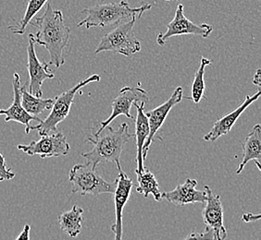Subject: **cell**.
<instances>
[{"mask_svg": "<svg viewBox=\"0 0 261 240\" xmlns=\"http://www.w3.org/2000/svg\"><path fill=\"white\" fill-rule=\"evenodd\" d=\"M30 24L36 27L37 33L29 36L35 44L44 46L49 54V65L57 69L65 64L64 51L69 40L70 30L66 24L62 11L54 10L50 3H47L45 11L39 17L34 18Z\"/></svg>", "mask_w": 261, "mask_h": 240, "instance_id": "cell-1", "label": "cell"}, {"mask_svg": "<svg viewBox=\"0 0 261 240\" xmlns=\"http://www.w3.org/2000/svg\"><path fill=\"white\" fill-rule=\"evenodd\" d=\"M93 136L88 137L86 141L93 144V149L87 153H83L82 156L95 169L101 163H114L119 172L122 171L121 153L126 143L134 137L129 132V125L123 122L116 130L109 125L100 132L93 133Z\"/></svg>", "mask_w": 261, "mask_h": 240, "instance_id": "cell-2", "label": "cell"}, {"mask_svg": "<svg viewBox=\"0 0 261 240\" xmlns=\"http://www.w3.org/2000/svg\"><path fill=\"white\" fill-rule=\"evenodd\" d=\"M151 4H144L138 8H132L126 0L117 3H102L83 10L86 17L81 20L77 27L85 26L87 30L96 27H109L129 20L136 17L141 18L144 12L151 10Z\"/></svg>", "mask_w": 261, "mask_h": 240, "instance_id": "cell-3", "label": "cell"}, {"mask_svg": "<svg viewBox=\"0 0 261 240\" xmlns=\"http://www.w3.org/2000/svg\"><path fill=\"white\" fill-rule=\"evenodd\" d=\"M99 80H100V76L93 74L89 76L88 78H86V80H81L79 83H77L72 88L65 91L61 95H58L54 98V103L51 107L49 115L46 116L45 119L42 120L38 125L32 126L31 131L37 130L40 136L58 131L57 129L58 125L63 120H65L66 117L70 114L71 105L78 91L89 83L98 82Z\"/></svg>", "mask_w": 261, "mask_h": 240, "instance_id": "cell-4", "label": "cell"}, {"mask_svg": "<svg viewBox=\"0 0 261 240\" xmlns=\"http://www.w3.org/2000/svg\"><path fill=\"white\" fill-rule=\"evenodd\" d=\"M136 17L126 20L106 34L101 38L95 51V55L101 52H114L122 55H134L141 50V43L134 34Z\"/></svg>", "mask_w": 261, "mask_h": 240, "instance_id": "cell-5", "label": "cell"}, {"mask_svg": "<svg viewBox=\"0 0 261 240\" xmlns=\"http://www.w3.org/2000/svg\"><path fill=\"white\" fill-rule=\"evenodd\" d=\"M69 181L71 184V192L83 196L113 194L116 189L115 182L106 181L88 162L74 165L70 170Z\"/></svg>", "mask_w": 261, "mask_h": 240, "instance_id": "cell-6", "label": "cell"}, {"mask_svg": "<svg viewBox=\"0 0 261 240\" xmlns=\"http://www.w3.org/2000/svg\"><path fill=\"white\" fill-rule=\"evenodd\" d=\"M213 31L212 26L206 23L196 24L185 15L184 6L179 4L176 9L173 20L167 25L165 33H160L156 35L158 45L163 46L171 37L178 35H193L200 36L202 38H207Z\"/></svg>", "mask_w": 261, "mask_h": 240, "instance_id": "cell-7", "label": "cell"}, {"mask_svg": "<svg viewBox=\"0 0 261 240\" xmlns=\"http://www.w3.org/2000/svg\"><path fill=\"white\" fill-rule=\"evenodd\" d=\"M17 148L26 155H39L43 159L64 156L68 155L70 150L67 138L59 130L41 136L40 140L32 141L29 144H19Z\"/></svg>", "mask_w": 261, "mask_h": 240, "instance_id": "cell-8", "label": "cell"}, {"mask_svg": "<svg viewBox=\"0 0 261 240\" xmlns=\"http://www.w3.org/2000/svg\"><path fill=\"white\" fill-rule=\"evenodd\" d=\"M147 103L148 102V95L147 92L144 90L140 86V82L138 83V87H123L115 99L112 102V110L111 114L108 118L101 121L99 123V129L96 133L100 132L104 130L106 127L111 124L113 120L116 119L119 115H125L127 118L134 120V116L130 114V107L136 103Z\"/></svg>", "mask_w": 261, "mask_h": 240, "instance_id": "cell-9", "label": "cell"}, {"mask_svg": "<svg viewBox=\"0 0 261 240\" xmlns=\"http://www.w3.org/2000/svg\"><path fill=\"white\" fill-rule=\"evenodd\" d=\"M35 43L29 36V43L27 46V70L29 74V82L25 83L26 89L31 95L36 97L43 95L42 85L45 80L55 78V74L49 70V64L41 62L38 59L35 48Z\"/></svg>", "mask_w": 261, "mask_h": 240, "instance_id": "cell-10", "label": "cell"}, {"mask_svg": "<svg viewBox=\"0 0 261 240\" xmlns=\"http://www.w3.org/2000/svg\"><path fill=\"white\" fill-rule=\"evenodd\" d=\"M204 190L206 192V200L203 203L202 217L206 229L211 230L214 235V240H224L226 238L227 231L223 220V206L220 195H214L207 185Z\"/></svg>", "mask_w": 261, "mask_h": 240, "instance_id": "cell-11", "label": "cell"}, {"mask_svg": "<svg viewBox=\"0 0 261 240\" xmlns=\"http://www.w3.org/2000/svg\"><path fill=\"white\" fill-rule=\"evenodd\" d=\"M184 99L182 95V88L181 86L177 87L175 91L172 93L171 97L163 103L162 105H159L156 108L146 112V115L148 121V127H149V134L146 139V143L143 149V158L146 160V156L148 154V151L150 149L151 144L154 139L156 138V133L160 131L161 127L164 124L167 116L171 109L176 105L180 104V102Z\"/></svg>", "mask_w": 261, "mask_h": 240, "instance_id": "cell-12", "label": "cell"}, {"mask_svg": "<svg viewBox=\"0 0 261 240\" xmlns=\"http://www.w3.org/2000/svg\"><path fill=\"white\" fill-rule=\"evenodd\" d=\"M115 185V191L113 193L115 204V222L111 225V231L114 234L113 240H122V214L125 208L126 203L130 199L133 189V181L123 171H121L119 172L118 177L116 178Z\"/></svg>", "mask_w": 261, "mask_h": 240, "instance_id": "cell-13", "label": "cell"}, {"mask_svg": "<svg viewBox=\"0 0 261 240\" xmlns=\"http://www.w3.org/2000/svg\"><path fill=\"white\" fill-rule=\"evenodd\" d=\"M260 97V91L258 90L256 94L252 95H246V98L241 105H239L234 110L228 113L227 115H223L221 118L217 120L214 125L206 135L204 136V140L206 141H215L221 136H225L230 133L232 127L234 126L236 121L240 117V115L246 110L247 107L258 100Z\"/></svg>", "mask_w": 261, "mask_h": 240, "instance_id": "cell-14", "label": "cell"}, {"mask_svg": "<svg viewBox=\"0 0 261 240\" xmlns=\"http://www.w3.org/2000/svg\"><path fill=\"white\" fill-rule=\"evenodd\" d=\"M197 181L193 178L187 179L176 187L174 190L162 193V199L175 206H184L191 203H205L206 200V192L205 190L196 189Z\"/></svg>", "mask_w": 261, "mask_h": 240, "instance_id": "cell-15", "label": "cell"}, {"mask_svg": "<svg viewBox=\"0 0 261 240\" xmlns=\"http://www.w3.org/2000/svg\"><path fill=\"white\" fill-rule=\"evenodd\" d=\"M13 86V102L7 109H0V115H5L6 122L15 121L20 124L25 126V133L29 134L31 132V121H37L40 123L42 119L38 116H34L28 114L21 105L20 101V75L15 72L12 80Z\"/></svg>", "mask_w": 261, "mask_h": 240, "instance_id": "cell-16", "label": "cell"}, {"mask_svg": "<svg viewBox=\"0 0 261 240\" xmlns=\"http://www.w3.org/2000/svg\"><path fill=\"white\" fill-rule=\"evenodd\" d=\"M136 107V175H139L145 171L144 166V158H143V149L146 143V139L149 134V127L148 121L145 112L146 103H140L138 105L137 103L134 104Z\"/></svg>", "mask_w": 261, "mask_h": 240, "instance_id": "cell-17", "label": "cell"}, {"mask_svg": "<svg viewBox=\"0 0 261 240\" xmlns=\"http://www.w3.org/2000/svg\"><path fill=\"white\" fill-rule=\"evenodd\" d=\"M243 158L236 169V174H241L244 167L250 161H254L258 170H261V128L259 124L253 127L251 131L246 135L243 143Z\"/></svg>", "mask_w": 261, "mask_h": 240, "instance_id": "cell-18", "label": "cell"}, {"mask_svg": "<svg viewBox=\"0 0 261 240\" xmlns=\"http://www.w3.org/2000/svg\"><path fill=\"white\" fill-rule=\"evenodd\" d=\"M84 221V210L78 205L72 206L70 211L63 212L59 216V224L61 230L70 237H76L79 235Z\"/></svg>", "mask_w": 261, "mask_h": 240, "instance_id": "cell-19", "label": "cell"}, {"mask_svg": "<svg viewBox=\"0 0 261 240\" xmlns=\"http://www.w3.org/2000/svg\"><path fill=\"white\" fill-rule=\"evenodd\" d=\"M20 101L22 107L28 114L34 116H38L44 111L50 110L54 103V98L44 99L31 95L26 89L25 84L20 87Z\"/></svg>", "mask_w": 261, "mask_h": 240, "instance_id": "cell-20", "label": "cell"}, {"mask_svg": "<svg viewBox=\"0 0 261 240\" xmlns=\"http://www.w3.org/2000/svg\"><path fill=\"white\" fill-rule=\"evenodd\" d=\"M137 175V181H138V186L136 188V190L138 193L143 194L145 198H147L148 195H153L154 199L156 201L161 202L162 199V193H161V189L159 182L156 180V176L150 171L146 170L143 173H141Z\"/></svg>", "mask_w": 261, "mask_h": 240, "instance_id": "cell-21", "label": "cell"}, {"mask_svg": "<svg viewBox=\"0 0 261 240\" xmlns=\"http://www.w3.org/2000/svg\"><path fill=\"white\" fill-rule=\"evenodd\" d=\"M47 1L48 0H29L22 19L20 20V22L16 23L15 25L9 26V30L11 31L14 35H24L27 26L30 24V22L42 10V8H44Z\"/></svg>", "mask_w": 261, "mask_h": 240, "instance_id": "cell-22", "label": "cell"}, {"mask_svg": "<svg viewBox=\"0 0 261 240\" xmlns=\"http://www.w3.org/2000/svg\"><path fill=\"white\" fill-rule=\"evenodd\" d=\"M211 60L207 59L206 57H202L200 60V65L198 70H196L195 78L193 80L191 87V97H188L187 99L193 101L195 104H198L202 98H204L205 91H206V84H205V70L207 66L211 65Z\"/></svg>", "mask_w": 261, "mask_h": 240, "instance_id": "cell-23", "label": "cell"}, {"mask_svg": "<svg viewBox=\"0 0 261 240\" xmlns=\"http://www.w3.org/2000/svg\"><path fill=\"white\" fill-rule=\"evenodd\" d=\"M6 165L5 156L0 153V182L5 180L13 179L16 174Z\"/></svg>", "mask_w": 261, "mask_h": 240, "instance_id": "cell-24", "label": "cell"}, {"mask_svg": "<svg viewBox=\"0 0 261 240\" xmlns=\"http://www.w3.org/2000/svg\"><path fill=\"white\" fill-rule=\"evenodd\" d=\"M184 240H214L213 232L206 229L204 232H192Z\"/></svg>", "mask_w": 261, "mask_h": 240, "instance_id": "cell-25", "label": "cell"}, {"mask_svg": "<svg viewBox=\"0 0 261 240\" xmlns=\"http://www.w3.org/2000/svg\"><path fill=\"white\" fill-rule=\"evenodd\" d=\"M31 226L29 225H24L23 229L20 232V235L17 236L16 240H30Z\"/></svg>", "mask_w": 261, "mask_h": 240, "instance_id": "cell-26", "label": "cell"}, {"mask_svg": "<svg viewBox=\"0 0 261 240\" xmlns=\"http://www.w3.org/2000/svg\"><path fill=\"white\" fill-rule=\"evenodd\" d=\"M242 219H243L244 222H246V223L256 222V221H258L260 219V214L254 215V214H252V213H247V214H245V215H243Z\"/></svg>", "mask_w": 261, "mask_h": 240, "instance_id": "cell-27", "label": "cell"}, {"mask_svg": "<svg viewBox=\"0 0 261 240\" xmlns=\"http://www.w3.org/2000/svg\"><path fill=\"white\" fill-rule=\"evenodd\" d=\"M253 82L256 85H260V70H256V74H255L254 79H253Z\"/></svg>", "mask_w": 261, "mask_h": 240, "instance_id": "cell-28", "label": "cell"}, {"mask_svg": "<svg viewBox=\"0 0 261 240\" xmlns=\"http://www.w3.org/2000/svg\"><path fill=\"white\" fill-rule=\"evenodd\" d=\"M165 1H180V0H165Z\"/></svg>", "mask_w": 261, "mask_h": 240, "instance_id": "cell-29", "label": "cell"}]
</instances>
